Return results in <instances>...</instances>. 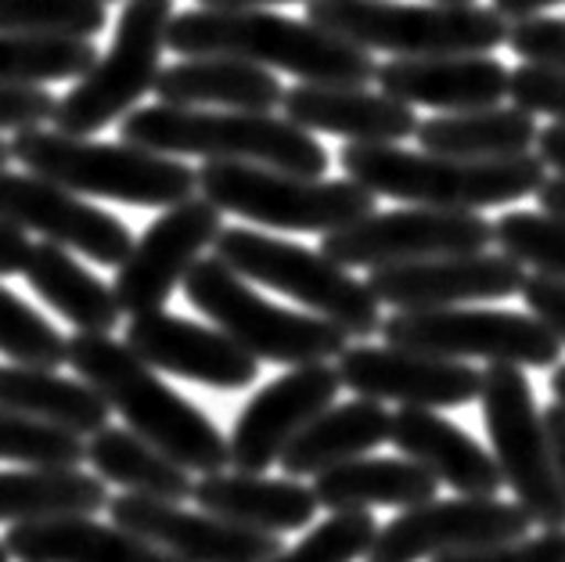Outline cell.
<instances>
[{
    "label": "cell",
    "mask_w": 565,
    "mask_h": 562,
    "mask_svg": "<svg viewBox=\"0 0 565 562\" xmlns=\"http://www.w3.org/2000/svg\"><path fill=\"white\" fill-rule=\"evenodd\" d=\"M54 108H58V98L47 87L0 84V130L22 134L44 127L47 119H54Z\"/></svg>",
    "instance_id": "cell-44"
},
{
    "label": "cell",
    "mask_w": 565,
    "mask_h": 562,
    "mask_svg": "<svg viewBox=\"0 0 565 562\" xmlns=\"http://www.w3.org/2000/svg\"><path fill=\"white\" fill-rule=\"evenodd\" d=\"M493 245L519 259L522 267H536V274L565 282V221L551 213L512 210L493 224Z\"/></svg>",
    "instance_id": "cell-39"
},
{
    "label": "cell",
    "mask_w": 565,
    "mask_h": 562,
    "mask_svg": "<svg viewBox=\"0 0 565 562\" xmlns=\"http://www.w3.org/2000/svg\"><path fill=\"white\" fill-rule=\"evenodd\" d=\"M33 242L22 227L0 221V278H11V274H22L30 264Z\"/></svg>",
    "instance_id": "cell-46"
},
{
    "label": "cell",
    "mask_w": 565,
    "mask_h": 562,
    "mask_svg": "<svg viewBox=\"0 0 565 562\" xmlns=\"http://www.w3.org/2000/svg\"><path fill=\"white\" fill-rule=\"evenodd\" d=\"M122 342L156 372L181 375L213 390H249L259 375V361L224 328H205L167 310L130 318Z\"/></svg>",
    "instance_id": "cell-21"
},
{
    "label": "cell",
    "mask_w": 565,
    "mask_h": 562,
    "mask_svg": "<svg viewBox=\"0 0 565 562\" xmlns=\"http://www.w3.org/2000/svg\"><path fill=\"white\" fill-rule=\"evenodd\" d=\"M536 202H541L544 213L562 216V221H565V177H547L544 188L536 191Z\"/></svg>",
    "instance_id": "cell-50"
},
{
    "label": "cell",
    "mask_w": 565,
    "mask_h": 562,
    "mask_svg": "<svg viewBox=\"0 0 565 562\" xmlns=\"http://www.w3.org/2000/svg\"><path fill=\"white\" fill-rule=\"evenodd\" d=\"M342 375L332 364H299L292 372L267 382L249 404L242 407L231 430V465L238 473H264L281 462L285 447L310 426V422L335 404Z\"/></svg>",
    "instance_id": "cell-19"
},
{
    "label": "cell",
    "mask_w": 565,
    "mask_h": 562,
    "mask_svg": "<svg viewBox=\"0 0 565 562\" xmlns=\"http://www.w3.org/2000/svg\"><path fill=\"white\" fill-rule=\"evenodd\" d=\"M199 195L216 210L278 231H328L350 227L375 213L379 195H371L350 177H299L253 162H205L199 170Z\"/></svg>",
    "instance_id": "cell-8"
},
{
    "label": "cell",
    "mask_w": 565,
    "mask_h": 562,
    "mask_svg": "<svg viewBox=\"0 0 565 562\" xmlns=\"http://www.w3.org/2000/svg\"><path fill=\"white\" fill-rule=\"evenodd\" d=\"M224 210H216L210 199H188L170 205L156 216L145 235L134 242L130 256L116 267V299L122 314H151L173 296L177 285H184L188 271L199 264L202 253L216 245L224 231Z\"/></svg>",
    "instance_id": "cell-15"
},
{
    "label": "cell",
    "mask_w": 565,
    "mask_h": 562,
    "mask_svg": "<svg viewBox=\"0 0 565 562\" xmlns=\"http://www.w3.org/2000/svg\"><path fill=\"white\" fill-rule=\"evenodd\" d=\"M0 462H19L25 469H79L87 462V444L73 430L0 407Z\"/></svg>",
    "instance_id": "cell-36"
},
{
    "label": "cell",
    "mask_w": 565,
    "mask_h": 562,
    "mask_svg": "<svg viewBox=\"0 0 565 562\" xmlns=\"http://www.w3.org/2000/svg\"><path fill=\"white\" fill-rule=\"evenodd\" d=\"M156 98L181 108L274 113L285 102V87L270 68L242 59H181L159 73Z\"/></svg>",
    "instance_id": "cell-27"
},
{
    "label": "cell",
    "mask_w": 565,
    "mask_h": 562,
    "mask_svg": "<svg viewBox=\"0 0 565 562\" xmlns=\"http://www.w3.org/2000/svg\"><path fill=\"white\" fill-rule=\"evenodd\" d=\"M108 25V0H0V33L94 40Z\"/></svg>",
    "instance_id": "cell-37"
},
{
    "label": "cell",
    "mask_w": 565,
    "mask_h": 562,
    "mask_svg": "<svg viewBox=\"0 0 565 562\" xmlns=\"http://www.w3.org/2000/svg\"><path fill=\"white\" fill-rule=\"evenodd\" d=\"M479 404L504 487H512L515 501L530 512L533 523L544 530H565V490L544 411L536 407L526 372L515 364H487Z\"/></svg>",
    "instance_id": "cell-11"
},
{
    "label": "cell",
    "mask_w": 565,
    "mask_h": 562,
    "mask_svg": "<svg viewBox=\"0 0 565 562\" xmlns=\"http://www.w3.org/2000/svg\"><path fill=\"white\" fill-rule=\"evenodd\" d=\"M390 441L399 447V455L418 462L461 498H498L504 487L493 450L429 407H399L393 415Z\"/></svg>",
    "instance_id": "cell-24"
},
{
    "label": "cell",
    "mask_w": 565,
    "mask_h": 562,
    "mask_svg": "<svg viewBox=\"0 0 565 562\" xmlns=\"http://www.w3.org/2000/svg\"><path fill=\"white\" fill-rule=\"evenodd\" d=\"M342 386L367 401H393L399 407H465L479 401L482 372L468 361L436 358L404 347H350L339 358Z\"/></svg>",
    "instance_id": "cell-17"
},
{
    "label": "cell",
    "mask_w": 565,
    "mask_h": 562,
    "mask_svg": "<svg viewBox=\"0 0 565 562\" xmlns=\"http://www.w3.org/2000/svg\"><path fill=\"white\" fill-rule=\"evenodd\" d=\"M113 523L184 562H270L285 552L281 533L238 527L213 512H191L181 501L119 495L108 501Z\"/></svg>",
    "instance_id": "cell-18"
},
{
    "label": "cell",
    "mask_w": 565,
    "mask_h": 562,
    "mask_svg": "<svg viewBox=\"0 0 565 562\" xmlns=\"http://www.w3.org/2000/svg\"><path fill=\"white\" fill-rule=\"evenodd\" d=\"M68 368L105 396L127 430L156 444L188 473L210 476L231 465V444L216 422L188 396L170 390L127 342L108 332H76L68 339Z\"/></svg>",
    "instance_id": "cell-2"
},
{
    "label": "cell",
    "mask_w": 565,
    "mask_h": 562,
    "mask_svg": "<svg viewBox=\"0 0 565 562\" xmlns=\"http://www.w3.org/2000/svg\"><path fill=\"white\" fill-rule=\"evenodd\" d=\"M22 274L30 282V289L47 307L58 310L76 332H113L119 325L122 307L116 299V289L102 278H94L65 245L36 242Z\"/></svg>",
    "instance_id": "cell-31"
},
{
    "label": "cell",
    "mask_w": 565,
    "mask_h": 562,
    "mask_svg": "<svg viewBox=\"0 0 565 562\" xmlns=\"http://www.w3.org/2000/svg\"><path fill=\"white\" fill-rule=\"evenodd\" d=\"M274 4H307V0H199V8H227V11H267Z\"/></svg>",
    "instance_id": "cell-51"
},
{
    "label": "cell",
    "mask_w": 565,
    "mask_h": 562,
    "mask_svg": "<svg viewBox=\"0 0 565 562\" xmlns=\"http://www.w3.org/2000/svg\"><path fill=\"white\" fill-rule=\"evenodd\" d=\"M390 347L436 353L450 361H487L515 368H558L562 342L533 314L487 307L396 310L382 321Z\"/></svg>",
    "instance_id": "cell-12"
},
{
    "label": "cell",
    "mask_w": 565,
    "mask_h": 562,
    "mask_svg": "<svg viewBox=\"0 0 565 562\" xmlns=\"http://www.w3.org/2000/svg\"><path fill=\"white\" fill-rule=\"evenodd\" d=\"M533 519L519 501L498 498H454L425 501L404 509L379 527L367 548V562H425L436 555L472 552L504 541L530 538Z\"/></svg>",
    "instance_id": "cell-14"
},
{
    "label": "cell",
    "mask_w": 565,
    "mask_h": 562,
    "mask_svg": "<svg viewBox=\"0 0 565 562\" xmlns=\"http://www.w3.org/2000/svg\"><path fill=\"white\" fill-rule=\"evenodd\" d=\"M429 4H476V0H429Z\"/></svg>",
    "instance_id": "cell-54"
},
{
    "label": "cell",
    "mask_w": 565,
    "mask_h": 562,
    "mask_svg": "<svg viewBox=\"0 0 565 562\" xmlns=\"http://www.w3.org/2000/svg\"><path fill=\"white\" fill-rule=\"evenodd\" d=\"M4 544L15 562H184L116 523H98L94 516L19 523L8 530Z\"/></svg>",
    "instance_id": "cell-26"
},
{
    "label": "cell",
    "mask_w": 565,
    "mask_h": 562,
    "mask_svg": "<svg viewBox=\"0 0 565 562\" xmlns=\"http://www.w3.org/2000/svg\"><path fill=\"white\" fill-rule=\"evenodd\" d=\"M526 267L508 253H465L433 256L418 264L379 267L367 274V289L379 304L393 310H439L482 304V299H508L522 293Z\"/></svg>",
    "instance_id": "cell-20"
},
{
    "label": "cell",
    "mask_w": 565,
    "mask_h": 562,
    "mask_svg": "<svg viewBox=\"0 0 565 562\" xmlns=\"http://www.w3.org/2000/svg\"><path fill=\"white\" fill-rule=\"evenodd\" d=\"M108 484L79 469L0 473V523H40L62 516H98L108 509Z\"/></svg>",
    "instance_id": "cell-33"
},
{
    "label": "cell",
    "mask_w": 565,
    "mask_h": 562,
    "mask_svg": "<svg viewBox=\"0 0 565 562\" xmlns=\"http://www.w3.org/2000/svg\"><path fill=\"white\" fill-rule=\"evenodd\" d=\"M87 462L105 484H119L127 495L159 498V501H184L195 495V484L184 465L162 455L156 444L134 430L105 426L87 441Z\"/></svg>",
    "instance_id": "cell-34"
},
{
    "label": "cell",
    "mask_w": 565,
    "mask_h": 562,
    "mask_svg": "<svg viewBox=\"0 0 565 562\" xmlns=\"http://www.w3.org/2000/svg\"><path fill=\"white\" fill-rule=\"evenodd\" d=\"M285 116L310 134L347 137V145H396L418 134L411 105L371 87L292 84L285 91Z\"/></svg>",
    "instance_id": "cell-23"
},
{
    "label": "cell",
    "mask_w": 565,
    "mask_h": 562,
    "mask_svg": "<svg viewBox=\"0 0 565 562\" xmlns=\"http://www.w3.org/2000/svg\"><path fill=\"white\" fill-rule=\"evenodd\" d=\"M544 422H547V436H551V450H555V465H558V479L565 490V404H551L544 407Z\"/></svg>",
    "instance_id": "cell-48"
},
{
    "label": "cell",
    "mask_w": 565,
    "mask_h": 562,
    "mask_svg": "<svg viewBox=\"0 0 565 562\" xmlns=\"http://www.w3.org/2000/svg\"><path fill=\"white\" fill-rule=\"evenodd\" d=\"M439 479L411 458H353L313 476V498L328 512H371L379 505H396L399 512L436 501Z\"/></svg>",
    "instance_id": "cell-28"
},
{
    "label": "cell",
    "mask_w": 565,
    "mask_h": 562,
    "mask_svg": "<svg viewBox=\"0 0 565 562\" xmlns=\"http://www.w3.org/2000/svg\"><path fill=\"white\" fill-rule=\"evenodd\" d=\"M536 156L547 170H555V177H565V123H551L536 137Z\"/></svg>",
    "instance_id": "cell-47"
},
{
    "label": "cell",
    "mask_w": 565,
    "mask_h": 562,
    "mask_svg": "<svg viewBox=\"0 0 565 562\" xmlns=\"http://www.w3.org/2000/svg\"><path fill=\"white\" fill-rule=\"evenodd\" d=\"M429 562H565V530H544L519 541L472 548V552L436 555Z\"/></svg>",
    "instance_id": "cell-43"
},
{
    "label": "cell",
    "mask_w": 565,
    "mask_h": 562,
    "mask_svg": "<svg viewBox=\"0 0 565 562\" xmlns=\"http://www.w3.org/2000/svg\"><path fill=\"white\" fill-rule=\"evenodd\" d=\"M551 393H555L558 404H565V364H558L555 372H551Z\"/></svg>",
    "instance_id": "cell-52"
},
{
    "label": "cell",
    "mask_w": 565,
    "mask_h": 562,
    "mask_svg": "<svg viewBox=\"0 0 565 562\" xmlns=\"http://www.w3.org/2000/svg\"><path fill=\"white\" fill-rule=\"evenodd\" d=\"M0 407L44 418L51 426L94 436L108 426L113 407L84 379H65L51 368L0 364Z\"/></svg>",
    "instance_id": "cell-32"
},
{
    "label": "cell",
    "mask_w": 565,
    "mask_h": 562,
    "mask_svg": "<svg viewBox=\"0 0 565 562\" xmlns=\"http://www.w3.org/2000/svg\"><path fill=\"white\" fill-rule=\"evenodd\" d=\"M375 533L379 523L371 519V512H332L296 548H285L270 562H356L367 555Z\"/></svg>",
    "instance_id": "cell-40"
},
{
    "label": "cell",
    "mask_w": 565,
    "mask_h": 562,
    "mask_svg": "<svg viewBox=\"0 0 565 562\" xmlns=\"http://www.w3.org/2000/svg\"><path fill=\"white\" fill-rule=\"evenodd\" d=\"M307 19L332 36L393 59L490 54L508 44L493 4H399V0H307Z\"/></svg>",
    "instance_id": "cell-6"
},
{
    "label": "cell",
    "mask_w": 565,
    "mask_h": 562,
    "mask_svg": "<svg viewBox=\"0 0 565 562\" xmlns=\"http://www.w3.org/2000/svg\"><path fill=\"white\" fill-rule=\"evenodd\" d=\"M188 304L202 310L216 328L270 364H328L350 350V336L317 314L285 310L259 296L249 278L227 267L216 253L202 256L184 278Z\"/></svg>",
    "instance_id": "cell-7"
},
{
    "label": "cell",
    "mask_w": 565,
    "mask_h": 562,
    "mask_svg": "<svg viewBox=\"0 0 565 562\" xmlns=\"http://www.w3.org/2000/svg\"><path fill=\"white\" fill-rule=\"evenodd\" d=\"M519 296L533 318H541L565 347V282L547 278V274H530Z\"/></svg>",
    "instance_id": "cell-45"
},
{
    "label": "cell",
    "mask_w": 565,
    "mask_h": 562,
    "mask_svg": "<svg viewBox=\"0 0 565 562\" xmlns=\"http://www.w3.org/2000/svg\"><path fill=\"white\" fill-rule=\"evenodd\" d=\"M0 353L11 364L25 368H62L68 364V339L47 318L0 285Z\"/></svg>",
    "instance_id": "cell-38"
},
{
    "label": "cell",
    "mask_w": 565,
    "mask_h": 562,
    "mask_svg": "<svg viewBox=\"0 0 565 562\" xmlns=\"http://www.w3.org/2000/svg\"><path fill=\"white\" fill-rule=\"evenodd\" d=\"M167 47L181 59H242L270 73L278 68L302 84L367 87L379 79L371 51L332 36L310 19H288L274 11H181L170 22Z\"/></svg>",
    "instance_id": "cell-1"
},
{
    "label": "cell",
    "mask_w": 565,
    "mask_h": 562,
    "mask_svg": "<svg viewBox=\"0 0 565 562\" xmlns=\"http://www.w3.org/2000/svg\"><path fill=\"white\" fill-rule=\"evenodd\" d=\"M422 152L454 156V159H515L536 148V116L522 108H472V113H439L418 123Z\"/></svg>",
    "instance_id": "cell-30"
},
{
    "label": "cell",
    "mask_w": 565,
    "mask_h": 562,
    "mask_svg": "<svg viewBox=\"0 0 565 562\" xmlns=\"http://www.w3.org/2000/svg\"><path fill=\"white\" fill-rule=\"evenodd\" d=\"M493 245V224L487 216L468 210H429V205H407V210L371 213L350 227L321 235V253L342 267H396L418 264L433 256H465L487 253Z\"/></svg>",
    "instance_id": "cell-13"
},
{
    "label": "cell",
    "mask_w": 565,
    "mask_h": 562,
    "mask_svg": "<svg viewBox=\"0 0 565 562\" xmlns=\"http://www.w3.org/2000/svg\"><path fill=\"white\" fill-rule=\"evenodd\" d=\"M191 501L202 512H213L220 519H231L238 527L267 530V533H296L307 530L317 516L313 487L302 479L281 476H259V473H210L195 484Z\"/></svg>",
    "instance_id": "cell-25"
},
{
    "label": "cell",
    "mask_w": 565,
    "mask_h": 562,
    "mask_svg": "<svg viewBox=\"0 0 565 562\" xmlns=\"http://www.w3.org/2000/svg\"><path fill=\"white\" fill-rule=\"evenodd\" d=\"M170 22L173 0H127L113 47L94 62L87 76H79L65 98H58L51 119L54 130L90 137L127 119L137 102L159 84Z\"/></svg>",
    "instance_id": "cell-10"
},
{
    "label": "cell",
    "mask_w": 565,
    "mask_h": 562,
    "mask_svg": "<svg viewBox=\"0 0 565 562\" xmlns=\"http://www.w3.org/2000/svg\"><path fill=\"white\" fill-rule=\"evenodd\" d=\"M382 94L411 108L472 113L508 98L512 68L490 54H444V59H393L379 65Z\"/></svg>",
    "instance_id": "cell-22"
},
{
    "label": "cell",
    "mask_w": 565,
    "mask_h": 562,
    "mask_svg": "<svg viewBox=\"0 0 565 562\" xmlns=\"http://www.w3.org/2000/svg\"><path fill=\"white\" fill-rule=\"evenodd\" d=\"M339 162L350 181L371 195L429 210L479 213L530 199L547 181V167L533 152L515 159H454L407 152L404 145H342Z\"/></svg>",
    "instance_id": "cell-4"
},
{
    "label": "cell",
    "mask_w": 565,
    "mask_h": 562,
    "mask_svg": "<svg viewBox=\"0 0 565 562\" xmlns=\"http://www.w3.org/2000/svg\"><path fill=\"white\" fill-rule=\"evenodd\" d=\"M508 47H512L522 62L565 68V19L533 15V19L512 22L508 25Z\"/></svg>",
    "instance_id": "cell-42"
},
{
    "label": "cell",
    "mask_w": 565,
    "mask_h": 562,
    "mask_svg": "<svg viewBox=\"0 0 565 562\" xmlns=\"http://www.w3.org/2000/svg\"><path fill=\"white\" fill-rule=\"evenodd\" d=\"M0 562H11V552H8V544L0 541Z\"/></svg>",
    "instance_id": "cell-55"
},
{
    "label": "cell",
    "mask_w": 565,
    "mask_h": 562,
    "mask_svg": "<svg viewBox=\"0 0 565 562\" xmlns=\"http://www.w3.org/2000/svg\"><path fill=\"white\" fill-rule=\"evenodd\" d=\"M508 98L530 116L565 123V68L522 62L512 73V84H508Z\"/></svg>",
    "instance_id": "cell-41"
},
{
    "label": "cell",
    "mask_w": 565,
    "mask_h": 562,
    "mask_svg": "<svg viewBox=\"0 0 565 562\" xmlns=\"http://www.w3.org/2000/svg\"><path fill=\"white\" fill-rule=\"evenodd\" d=\"M8 162H11V145L0 141V170H8Z\"/></svg>",
    "instance_id": "cell-53"
},
{
    "label": "cell",
    "mask_w": 565,
    "mask_h": 562,
    "mask_svg": "<svg viewBox=\"0 0 565 562\" xmlns=\"http://www.w3.org/2000/svg\"><path fill=\"white\" fill-rule=\"evenodd\" d=\"M216 256L242 278L292 296L317 318L339 325L350 339L382 332V304L367 282H356L350 267L328 259L321 250L264 235L253 227H224L216 238Z\"/></svg>",
    "instance_id": "cell-9"
},
{
    "label": "cell",
    "mask_w": 565,
    "mask_h": 562,
    "mask_svg": "<svg viewBox=\"0 0 565 562\" xmlns=\"http://www.w3.org/2000/svg\"><path fill=\"white\" fill-rule=\"evenodd\" d=\"M390 430H393V415L385 411L382 401L356 396V401L347 404H332L285 447L281 469L292 479L321 476L342 462L371 455V450L390 441Z\"/></svg>",
    "instance_id": "cell-29"
},
{
    "label": "cell",
    "mask_w": 565,
    "mask_h": 562,
    "mask_svg": "<svg viewBox=\"0 0 565 562\" xmlns=\"http://www.w3.org/2000/svg\"><path fill=\"white\" fill-rule=\"evenodd\" d=\"M555 4H565V0H493V11H498L504 22H522L533 15H544V11Z\"/></svg>",
    "instance_id": "cell-49"
},
{
    "label": "cell",
    "mask_w": 565,
    "mask_h": 562,
    "mask_svg": "<svg viewBox=\"0 0 565 562\" xmlns=\"http://www.w3.org/2000/svg\"><path fill=\"white\" fill-rule=\"evenodd\" d=\"M11 159L36 177H47V181L76 191V195L148 205V210H170L177 202L195 199L199 191V170H191L188 162L173 156L127 141H87V137L44 127L15 134Z\"/></svg>",
    "instance_id": "cell-5"
},
{
    "label": "cell",
    "mask_w": 565,
    "mask_h": 562,
    "mask_svg": "<svg viewBox=\"0 0 565 562\" xmlns=\"http://www.w3.org/2000/svg\"><path fill=\"white\" fill-rule=\"evenodd\" d=\"M119 141L162 156H199L205 162H253L299 177H324L328 148L288 116L238 113V108H181L148 105L119 123Z\"/></svg>",
    "instance_id": "cell-3"
},
{
    "label": "cell",
    "mask_w": 565,
    "mask_h": 562,
    "mask_svg": "<svg viewBox=\"0 0 565 562\" xmlns=\"http://www.w3.org/2000/svg\"><path fill=\"white\" fill-rule=\"evenodd\" d=\"M98 62L94 40L0 33V84H58L87 76Z\"/></svg>",
    "instance_id": "cell-35"
},
{
    "label": "cell",
    "mask_w": 565,
    "mask_h": 562,
    "mask_svg": "<svg viewBox=\"0 0 565 562\" xmlns=\"http://www.w3.org/2000/svg\"><path fill=\"white\" fill-rule=\"evenodd\" d=\"M0 221L36 231L44 242L84 253L105 267H119L134 250L130 227L119 216L36 173L0 170Z\"/></svg>",
    "instance_id": "cell-16"
}]
</instances>
